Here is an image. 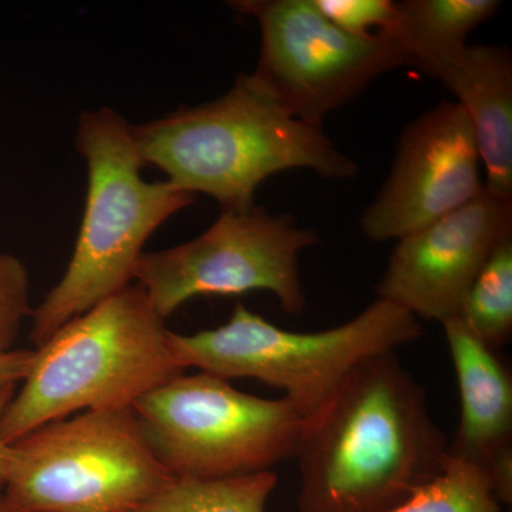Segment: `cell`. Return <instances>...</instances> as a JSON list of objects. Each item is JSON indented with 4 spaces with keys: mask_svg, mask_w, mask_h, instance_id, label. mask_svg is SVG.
Returning a JSON list of instances; mask_svg holds the SVG:
<instances>
[{
    "mask_svg": "<svg viewBox=\"0 0 512 512\" xmlns=\"http://www.w3.org/2000/svg\"><path fill=\"white\" fill-rule=\"evenodd\" d=\"M316 242L312 229L256 205L222 211L200 237L141 255L134 279L163 319L195 296L255 291L271 292L298 316L306 309L299 255Z\"/></svg>",
    "mask_w": 512,
    "mask_h": 512,
    "instance_id": "cell-8",
    "label": "cell"
},
{
    "mask_svg": "<svg viewBox=\"0 0 512 512\" xmlns=\"http://www.w3.org/2000/svg\"><path fill=\"white\" fill-rule=\"evenodd\" d=\"M35 350L13 349L0 355V387L23 382L33 363Z\"/></svg>",
    "mask_w": 512,
    "mask_h": 512,
    "instance_id": "cell-20",
    "label": "cell"
},
{
    "mask_svg": "<svg viewBox=\"0 0 512 512\" xmlns=\"http://www.w3.org/2000/svg\"><path fill=\"white\" fill-rule=\"evenodd\" d=\"M76 147L89 170L86 208L66 272L32 313L30 340L36 348L128 288L147 239L195 200L170 181L144 180L133 126L110 107L83 111Z\"/></svg>",
    "mask_w": 512,
    "mask_h": 512,
    "instance_id": "cell-4",
    "label": "cell"
},
{
    "mask_svg": "<svg viewBox=\"0 0 512 512\" xmlns=\"http://www.w3.org/2000/svg\"><path fill=\"white\" fill-rule=\"evenodd\" d=\"M133 137L144 165L181 190L210 195L222 211L254 207L259 185L282 171L326 180L359 173L322 126L292 117L252 73L210 103L133 126Z\"/></svg>",
    "mask_w": 512,
    "mask_h": 512,
    "instance_id": "cell-2",
    "label": "cell"
},
{
    "mask_svg": "<svg viewBox=\"0 0 512 512\" xmlns=\"http://www.w3.org/2000/svg\"><path fill=\"white\" fill-rule=\"evenodd\" d=\"M458 319L488 348H500L512 333V237L504 239L468 289Z\"/></svg>",
    "mask_w": 512,
    "mask_h": 512,
    "instance_id": "cell-16",
    "label": "cell"
},
{
    "mask_svg": "<svg viewBox=\"0 0 512 512\" xmlns=\"http://www.w3.org/2000/svg\"><path fill=\"white\" fill-rule=\"evenodd\" d=\"M133 409L168 473L194 480L271 471L296 457L311 419L288 397L262 399L205 372L175 377Z\"/></svg>",
    "mask_w": 512,
    "mask_h": 512,
    "instance_id": "cell-6",
    "label": "cell"
},
{
    "mask_svg": "<svg viewBox=\"0 0 512 512\" xmlns=\"http://www.w3.org/2000/svg\"><path fill=\"white\" fill-rule=\"evenodd\" d=\"M29 315L28 269L16 256L0 254V355L13 350L20 326Z\"/></svg>",
    "mask_w": 512,
    "mask_h": 512,
    "instance_id": "cell-18",
    "label": "cell"
},
{
    "mask_svg": "<svg viewBox=\"0 0 512 512\" xmlns=\"http://www.w3.org/2000/svg\"><path fill=\"white\" fill-rule=\"evenodd\" d=\"M0 512H40L23 507L15 501L10 500L5 493L0 494Z\"/></svg>",
    "mask_w": 512,
    "mask_h": 512,
    "instance_id": "cell-22",
    "label": "cell"
},
{
    "mask_svg": "<svg viewBox=\"0 0 512 512\" xmlns=\"http://www.w3.org/2000/svg\"><path fill=\"white\" fill-rule=\"evenodd\" d=\"M466 111L485 168L484 190L512 200V57L504 46H467L436 77Z\"/></svg>",
    "mask_w": 512,
    "mask_h": 512,
    "instance_id": "cell-13",
    "label": "cell"
},
{
    "mask_svg": "<svg viewBox=\"0 0 512 512\" xmlns=\"http://www.w3.org/2000/svg\"><path fill=\"white\" fill-rule=\"evenodd\" d=\"M15 394L16 384L0 387V426H2L3 414H5ZM13 460H15V450H13L12 444L3 439L2 427H0V491H5L6 484H8Z\"/></svg>",
    "mask_w": 512,
    "mask_h": 512,
    "instance_id": "cell-21",
    "label": "cell"
},
{
    "mask_svg": "<svg viewBox=\"0 0 512 512\" xmlns=\"http://www.w3.org/2000/svg\"><path fill=\"white\" fill-rule=\"evenodd\" d=\"M232 9L261 29L254 76L295 119L322 126L332 111L389 70L409 66L383 35L356 37L336 28L313 0H237Z\"/></svg>",
    "mask_w": 512,
    "mask_h": 512,
    "instance_id": "cell-9",
    "label": "cell"
},
{
    "mask_svg": "<svg viewBox=\"0 0 512 512\" xmlns=\"http://www.w3.org/2000/svg\"><path fill=\"white\" fill-rule=\"evenodd\" d=\"M12 446L3 493L40 512H131L173 478L134 409L52 421Z\"/></svg>",
    "mask_w": 512,
    "mask_h": 512,
    "instance_id": "cell-7",
    "label": "cell"
},
{
    "mask_svg": "<svg viewBox=\"0 0 512 512\" xmlns=\"http://www.w3.org/2000/svg\"><path fill=\"white\" fill-rule=\"evenodd\" d=\"M498 0H403L383 35L393 43L409 66L436 80L468 46L467 36L493 18Z\"/></svg>",
    "mask_w": 512,
    "mask_h": 512,
    "instance_id": "cell-14",
    "label": "cell"
},
{
    "mask_svg": "<svg viewBox=\"0 0 512 512\" xmlns=\"http://www.w3.org/2000/svg\"><path fill=\"white\" fill-rule=\"evenodd\" d=\"M276 484L272 470L220 480L173 477L131 512H265Z\"/></svg>",
    "mask_w": 512,
    "mask_h": 512,
    "instance_id": "cell-15",
    "label": "cell"
},
{
    "mask_svg": "<svg viewBox=\"0 0 512 512\" xmlns=\"http://www.w3.org/2000/svg\"><path fill=\"white\" fill-rule=\"evenodd\" d=\"M480 163L466 111L441 101L404 128L389 178L360 227L375 242L409 237L483 192Z\"/></svg>",
    "mask_w": 512,
    "mask_h": 512,
    "instance_id": "cell-10",
    "label": "cell"
},
{
    "mask_svg": "<svg viewBox=\"0 0 512 512\" xmlns=\"http://www.w3.org/2000/svg\"><path fill=\"white\" fill-rule=\"evenodd\" d=\"M448 454L424 387L394 352L367 357L313 414L299 444L301 512H386Z\"/></svg>",
    "mask_w": 512,
    "mask_h": 512,
    "instance_id": "cell-1",
    "label": "cell"
},
{
    "mask_svg": "<svg viewBox=\"0 0 512 512\" xmlns=\"http://www.w3.org/2000/svg\"><path fill=\"white\" fill-rule=\"evenodd\" d=\"M420 320L377 299L355 318L320 332H292L238 305L227 323L192 335L170 333L183 369L221 379L252 377L284 390L312 417L367 357L394 352L421 336Z\"/></svg>",
    "mask_w": 512,
    "mask_h": 512,
    "instance_id": "cell-5",
    "label": "cell"
},
{
    "mask_svg": "<svg viewBox=\"0 0 512 512\" xmlns=\"http://www.w3.org/2000/svg\"><path fill=\"white\" fill-rule=\"evenodd\" d=\"M170 333L137 284L70 320L36 348L22 389L3 414V439L13 444L77 412L133 409L184 373Z\"/></svg>",
    "mask_w": 512,
    "mask_h": 512,
    "instance_id": "cell-3",
    "label": "cell"
},
{
    "mask_svg": "<svg viewBox=\"0 0 512 512\" xmlns=\"http://www.w3.org/2000/svg\"><path fill=\"white\" fill-rule=\"evenodd\" d=\"M512 237V200L483 190L473 201L397 241L377 295L419 320L457 318L495 248Z\"/></svg>",
    "mask_w": 512,
    "mask_h": 512,
    "instance_id": "cell-11",
    "label": "cell"
},
{
    "mask_svg": "<svg viewBox=\"0 0 512 512\" xmlns=\"http://www.w3.org/2000/svg\"><path fill=\"white\" fill-rule=\"evenodd\" d=\"M456 370L460 423L448 454L487 471L500 504L512 501V379L495 350L453 318L443 323Z\"/></svg>",
    "mask_w": 512,
    "mask_h": 512,
    "instance_id": "cell-12",
    "label": "cell"
},
{
    "mask_svg": "<svg viewBox=\"0 0 512 512\" xmlns=\"http://www.w3.org/2000/svg\"><path fill=\"white\" fill-rule=\"evenodd\" d=\"M483 467L447 454L439 473L386 512H500Z\"/></svg>",
    "mask_w": 512,
    "mask_h": 512,
    "instance_id": "cell-17",
    "label": "cell"
},
{
    "mask_svg": "<svg viewBox=\"0 0 512 512\" xmlns=\"http://www.w3.org/2000/svg\"><path fill=\"white\" fill-rule=\"evenodd\" d=\"M319 12L336 28L356 37L380 35L392 25V0H313Z\"/></svg>",
    "mask_w": 512,
    "mask_h": 512,
    "instance_id": "cell-19",
    "label": "cell"
}]
</instances>
